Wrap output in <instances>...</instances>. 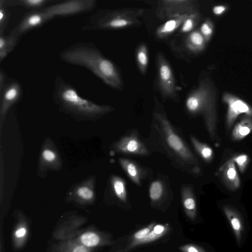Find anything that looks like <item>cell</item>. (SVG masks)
I'll use <instances>...</instances> for the list:
<instances>
[{
    "mask_svg": "<svg viewBox=\"0 0 252 252\" xmlns=\"http://www.w3.org/2000/svg\"><path fill=\"white\" fill-rule=\"evenodd\" d=\"M153 126L162 151L175 166L189 173H197V160L186 141L172 126L157 97Z\"/></svg>",
    "mask_w": 252,
    "mask_h": 252,
    "instance_id": "cell-1",
    "label": "cell"
},
{
    "mask_svg": "<svg viewBox=\"0 0 252 252\" xmlns=\"http://www.w3.org/2000/svg\"><path fill=\"white\" fill-rule=\"evenodd\" d=\"M59 57L67 63L87 68L115 90H121L123 87L122 76L117 67L92 43L73 44L62 51Z\"/></svg>",
    "mask_w": 252,
    "mask_h": 252,
    "instance_id": "cell-2",
    "label": "cell"
},
{
    "mask_svg": "<svg viewBox=\"0 0 252 252\" xmlns=\"http://www.w3.org/2000/svg\"><path fill=\"white\" fill-rule=\"evenodd\" d=\"M185 105L191 114L203 116L211 140L218 144L217 92L210 78L206 76L199 80L197 87L188 95Z\"/></svg>",
    "mask_w": 252,
    "mask_h": 252,
    "instance_id": "cell-3",
    "label": "cell"
},
{
    "mask_svg": "<svg viewBox=\"0 0 252 252\" xmlns=\"http://www.w3.org/2000/svg\"><path fill=\"white\" fill-rule=\"evenodd\" d=\"M143 9L123 8L100 9L93 13L83 27L84 30H117L139 26Z\"/></svg>",
    "mask_w": 252,
    "mask_h": 252,
    "instance_id": "cell-4",
    "label": "cell"
},
{
    "mask_svg": "<svg viewBox=\"0 0 252 252\" xmlns=\"http://www.w3.org/2000/svg\"><path fill=\"white\" fill-rule=\"evenodd\" d=\"M54 84V98L67 110L89 115L101 114L112 110L109 106L98 105L82 97L74 87L59 76L56 78Z\"/></svg>",
    "mask_w": 252,
    "mask_h": 252,
    "instance_id": "cell-5",
    "label": "cell"
},
{
    "mask_svg": "<svg viewBox=\"0 0 252 252\" xmlns=\"http://www.w3.org/2000/svg\"><path fill=\"white\" fill-rule=\"evenodd\" d=\"M199 4L195 0H160L157 2L156 14L162 20H169L185 14L199 12Z\"/></svg>",
    "mask_w": 252,
    "mask_h": 252,
    "instance_id": "cell-6",
    "label": "cell"
},
{
    "mask_svg": "<svg viewBox=\"0 0 252 252\" xmlns=\"http://www.w3.org/2000/svg\"><path fill=\"white\" fill-rule=\"evenodd\" d=\"M157 64L158 87L162 97L177 101L179 97L174 74L170 64L161 53L157 54Z\"/></svg>",
    "mask_w": 252,
    "mask_h": 252,
    "instance_id": "cell-7",
    "label": "cell"
},
{
    "mask_svg": "<svg viewBox=\"0 0 252 252\" xmlns=\"http://www.w3.org/2000/svg\"><path fill=\"white\" fill-rule=\"evenodd\" d=\"M96 6L95 0H70L56 1L44 9L53 18L56 16H71L90 12Z\"/></svg>",
    "mask_w": 252,
    "mask_h": 252,
    "instance_id": "cell-8",
    "label": "cell"
},
{
    "mask_svg": "<svg viewBox=\"0 0 252 252\" xmlns=\"http://www.w3.org/2000/svg\"><path fill=\"white\" fill-rule=\"evenodd\" d=\"M222 100L227 106L226 126L229 130L237 117L245 114L252 117V107L243 100L228 93H225Z\"/></svg>",
    "mask_w": 252,
    "mask_h": 252,
    "instance_id": "cell-9",
    "label": "cell"
},
{
    "mask_svg": "<svg viewBox=\"0 0 252 252\" xmlns=\"http://www.w3.org/2000/svg\"><path fill=\"white\" fill-rule=\"evenodd\" d=\"M72 239L82 245L93 250L112 243V239L108 235L91 229L84 231L77 230L63 239Z\"/></svg>",
    "mask_w": 252,
    "mask_h": 252,
    "instance_id": "cell-10",
    "label": "cell"
},
{
    "mask_svg": "<svg viewBox=\"0 0 252 252\" xmlns=\"http://www.w3.org/2000/svg\"><path fill=\"white\" fill-rule=\"evenodd\" d=\"M52 18L44 8L30 10L24 15L18 25L13 30L21 36L32 30L39 28Z\"/></svg>",
    "mask_w": 252,
    "mask_h": 252,
    "instance_id": "cell-11",
    "label": "cell"
},
{
    "mask_svg": "<svg viewBox=\"0 0 252 252\" xmlns=\"http://www.w3.org/2000/svg\"><path fill=\"white\" fill-rule=\"evenodd\" d=\"M2 111H4L22 95L23 91L20 83L7 77L4 85L0 88Z\"/></svg>",
    "mask_w": 252,
    "mask_h": 252,
    "instance_id": "cell-12",
    "label": "cell"
},
{
    "mask_svg": "<svg viewBox=\"0 0 252 252\" xmlns=\"http://www.w3.org/2000/svg\"><path fill=\"white\" fill-rule=\"evenodd\" d=\"M116 148L120 153L136 155H147L148 149L137 136L129 134L124 136L116 143Z\"/></svg>",
    "mask_w": 252,
    "mask_h": 252,
    "instance_id": "cell-13",
    "label": "cell"
},
{
    "mask_svg": "<svg viewBox=\"0 0 252 252\" xmlns=\"http://www.w3.org/2000/svg\"><path fill=\"white\" fill-rule=\"evenodd\" d=\"M219 173L223 184L229 190L233 191L240 188V179L233 158L222 165Z\"/></svg>",
    "mask_w": 252,
    "mask_h": 252,
    "instance_id": "cell-14",
    "label": "cell"
},
{
    "mask_svg": "<svg viewBox=\"0 0 252 252\" xmlns=\"http://www.w3.org/2000/svg\"><path fill=\"white\" fill-rule=\"evenodd\" d=\"M223 213L230 223L238 244H240L245 231V223L240 212L230 205L223 206Z\"/></svg>",
    "mask_w": 252,
    "mask_h": 252,
    "instance_id": "cell-15",
    "label": "cell"
},
{
    "mask_svg": "<svg viewBox=\"0 0 252 252\" xmlns=\"http://www.w3.org/2000/svg\"><path fill=\"white\" fill-rule=\"evenodd\" d=\"M190 15L185 14L166 20L157 29L156 31L157 37L162 39L170 35L177 29L180 28L185 20Z\"/></svg>",
    "mask_w": 252,
    "mask_h": 252,
    "instance_id": "cell-16",
    "label": "cell"
},
{
    "mask_svg": "<svg viewBox=\"0 0 252 252\" xmlns=\"http://www.w3.org/2000/svg\"><path fill=\"white\" fill-rule=\"evenodd\" d=\"M182 201L186 216L191 220L197 216V205L195 196L189 188L185 187L182 190Z\"/></svg>",
    "mask_w": 252,
    "mask_h": 252,
    "instance_id": "cell-17",
    "label": "cell"
},
{
    "mask_svg": "<svg viewBox=\"0 0 252 252\" xmlns=\"http://www.w3.org/2000/svg\"><path fill=\"white\" fill-rule=\"evenodd\" d=\"M29 229L25 219H18L12 233L13 246L16 249L21 248L25 244L29 235Z\"/></svg>",
    "mask_w": 252,
    "mask_h": 252,
    "instance_id": "cell-18",
    "label": "cell"
},
{
    "mask_svg": "<svg viewBox=\"0 0 252 252\" xmlns=\"http://www.w3.org/2000/svg\"><path fill=\"white\" fill-rule=\"evenodd\" d=\"M252 131V117L245 115L234 127L231 133V138L234 141L241 140Z\"/></svg>",
    "mask_w": 252,
    "mask_h": 252,
    "instance_id": "cell-19",
    "label": "cell"
},
{
    "mask_svg": "<svg viewBox=\"0 0 252 252\" xmlns=\"http://www.w3.org/2000/svg\"><path fill=\"white\" fill-rule=\"evenodd\" d=\"M93 249L87 248L70 239L61 240L50 252H92Z\"/></svg>",
    "mask_w": 252,
    "mask_h": 252,
    "instance_id": "cell-20",
    "label": "cell"
},
{
    "mask_svg": "<svg viewBox=\"0 0 252 252\" xmlns=\"http://www.w3.org/2000/svg\"><path fill=\"white\" fill-rule=\"evenodd\" d=\"M18 35L13 30L8 35L0 34V61L1 62L16 47L19 40Z\"/></svg>",
    "mask_w": 252,
    "mask_h": 252,
    "instance_id": "cell-21",
    "label": "cell"
},
{
    "mask_svg": "<svg viewBox=\"0 0 252 252\" xmlns=\"http://www.w3.org/2000/svg\"><path fill=\"white\" fill-rule=\"evenodd\" d=\"M206 43L199 30L192 31L189 32L185 40L186 48L193 53H198L203 50Z\"/></svg>",
    "mask_w": 252,
    "mask_h": 252,
    "instance_id": "cell-22",
    "label": "cell"
},
{
    "mask_svg": "<svg viewBox=\"0 0 252 252\" xmlns=\"http://www.w3.org/2000/svg\"><path fill=\"white\" fill-rule=\"evenodd\" d=\"M156 222H152L144 227L134 232L130 237L125 248L121 250L122 252H129L133 248L139 246L140 242L153 229Z\"/></svg>",
    "mask_w": 252,
    "mask_h": 252,
    "instance_id": "cell-23",
    "label": "cell"
},
{
    "mask_svg": "<svg viewBox=\"0 0 252 252\" xmlns=\"http://www.w3.org/2000/svg\"><path fill=\"white\" fill-rule=\"evenodd\" d=\"M53 1L51 0H6V3L7 6H19L33 10L44 8L47 4Z\"/></svg>",
    "mask_w": 252,
    "mask_h": 252,
    "instance_id": "cell-24",
    "label": "cell"
},
{
    "mask_svg": "<svg viewBox=\"0 0 252 252\" xmlns=\"http://www.w3.org/2000/svg\"><path fill=\"white\" fill-rule=\"evenodd\" d=\"M170 230L168 224L157 223L153 229L140 242L139 246L154 242L165 235Z\"/></svg>",
    "mask_w": 252,
    "mask_h": 252,
    "instance_id": "cell-25",
    "label": "cell"
},
{
    "mask_svg": "<svg viewBox=\"0 0 252 252\" xmlns=\"http://www.w3.org/2000/svg\"><path fill=\"white\" fill-rule=\"evenodd\" d=\"M136 60L140 72L143 75L147 72L149 63L148 50L145 43L140 44L136 51Z\"/></svg>",
    "mask_w": 252,
    "mask_h": 252,
    "instance_id": "cell-26",
    "label": "cell"
},
{
    "mask_svg": "<svg viewBox=\"0 0 252 252\" xmlns=\"http://www.w3.org/2000/svg\"><path fill=\"white\" fill-rule=\"evenodd\" d=\"M120 162L124 170L133 182L140 185L141 176L140 169L136 164L125 158H120Z\"/></svg>",
    "mask_w": 252,
    "mask_h": 252,
    "instance_id": "cell-27",
    "label": "cell"
},
{
    "mask_svg": "<svg viewBox=\"0 0 252 252\" xmlns=\"http://www.w3.org/2000/svg\"><path fill=\"white\" fill-rule=\"evenodd\" d=\"M189 137L192 145L199 155L205 161H211L214 156L212 149L207 144L200 142L194 136H190Z\"/></svg>",
    "mask_w": 252,
    "mask_h": 252,
    "instance_id": "cell-28",
    "label": "cell"
},
{
    "mask_svg": "<svg viewBox=\"0 0 252 252\" xmlns=\"http://www.w3.org/2000/svg\"><path fill=\"white\" fill-rule=\"evenodd\" d=\"M112 185L117 197L123 202H126L127 195L124 181L119 177H114L112 180Z\"/></svg>",
    "mask_w": 252,
    "mask_h": 252,
    "instance_id": "cell-29",
    "label": "cell"
},
{
    "mask_svg": "<svg viewBox=\"0 0 252 252\" xmlns=\"http://www.w3.org/2000/svg\"><path fill=\"white\" fill-rule=\"evenodd\" d=\"M163 186L161 182L155 181L151 183L149 189V195L153 203L159 202L163 195Z\"/></svg>",
    "mask_w": 252,
    "mask_h": 252,
    "instance_id": "cell-30",
    "label": "cell"
},
{
    "mask_svg": "<svg viewBox=\"0 0 252 252\" xmlns=\"http://www.w3.org/2000/svg\"><path fill=\"white\" fill-rule=\"evenodd\" d=\"M6 0H0V34L6 29L10 17V13L7 8Z\"/></svg>",
    "mask_w": 252,
    "mask_h": 252,
    "instance_id": "cell-31",
    "label": "cell"
},
{
    "mask_svg": "<svg viewBox=\"0 0 252 252\" xmlns=\"http://www.w3.org/2000/svg\"><path fill=\"white\" fill-rule=\"evenodd\" d=\"M199 13L191 14L180 27V31L182 33L190 32L198 23L200 19Z\"/></svg>",
    "mask_w": 252,
    "mask_h": 252,
    "instance_id": "cell-32",
    "label": "cell"
},
{
    "mask_svg": "<svg viewBox=\"0 0 252 252\" xmlns=\"http://www.w3.org/2000/svg\"><path fill=\"white\" fill-rule=\"evenodd\" d=\"M200 32L207 42L211 38L214 31L213 23L210 19H206L201 25Z\"/></svg>",
    "mask_w": 252,
    "mask_h": 252,
    "instance_id": "cell-33",
    "label": "cell"
},
{
    "mask_svg": "<svg viewBox=\"0 0 252 252\" xmlns=\"http://www.w3.org/2000/svg\"><path fill=\"white\" fill-rule=\"evenodd\" d=\"M233 159L235 163L237 164L240 171L243 173L250 161L249 157L246 154H240L234 157Z\"/></svg>",
    "mask_w": 252,
    "mask_h": 252,
    "instance_id": "cell-34",
    "label": "cell"
},
{
    "mask_svg": "<svg viewBox=\"0 0 252 252\" xmlns=\"http://www.w3.org/2000/svg\"><path fill=\"white\" fill-rule=\"evenodd\" d=\"M76 193L80 198L86 201H90L94 197L93 190L85 186L79 188L76 191Z\"/></svg>",
    "mask_w": 252,
    "mask_h": 252,
    "instance_id": "cell-35",
    "label": "cell"
},
{
    "mask_svg": "<svg viewBox=\"0 0 252 252\" xmlns=\"http://www.w3.org/2000/svg\"><path fill=\"white\" fill-rule=\"evenodd\" d=\"M182 252H207L202 247L193 244H188L179 248Z\"/></svg>",
    "mask_w": 252,
    "mask_h": 252,
    "instance_id": "cell-36",
    "label": "cell"
},
{
    "mask_svg": "<svg viewBox=\"0 0 252 252\" xmlns=\"http://www.w3.org/2000/svg\"><path fill=\"white\" fill-rule=\"evenodd\" d=\"M43 158L47 162H52L56 158V153L50 149H45L42 153Z\"/></svg>",
    "mask_w": 252,
    "mask_h": 252,
    "instance_id": "cell-37",
    "label": "cell"
},
{
    "mask_svg": "<svg viewBox=\"0 0 252 252\" xmlns=\"http://www.w3.org/2000/svg\"><path fill=\"white\" fill-rule=\"evenodd\" d=\"M226 9V7L224 5H217L214 7L213 11L215 14L219 15L222 14L225 11Z\"/></svg>",
    "mask_w": 252,
    "mask_h": 252,
    "instance_id": "cell-38",
    "label": "cell"
},
{
    "mask_svg": "<svg viewBox=\"0 0 252 252\" xmlns=\"http://www.w3.org/2000/svg\"><path fill=\"white\" fill-rule=\"evenodd\" d=\"M122 252L121 250H120V251H118L117 252Z\"/></svg>",
    "mask_w": 252,
    "mask_h": 252,
    "instance_id": "cell-39",
    "label": "cell"
}]
</instances>
